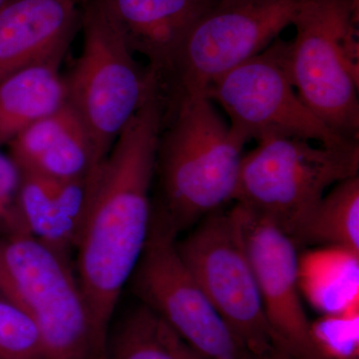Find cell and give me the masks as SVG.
<instances>
[{"instance_id": "20", "label": "cell", "mask_w": 359, "mask_h": 359, "mask_svg": "<svg viewBox=\"0 0 359 359\" xmlns=\"http://www.w3.org/2000/svg\"><path fill=\"white\" fill-rule=\"evenodd\" d=\"M0 359H44L36 323L22 306L1 292Z\"/></svg>"}, {"instance_id": "21", "label": "cell", "mask_w": 359, "mask_h": 359, "mask_svg": "<svg viewBox=\"0 0 359 359\" xmlns=\"http://www.w3.org/2000/svg\"><path fill=\"white\" fill-rule=\"evenodd\" d=\"M359 306L325 314L311 323L316 346L327 359H358Z\"/></svg>"}, {"instance_id": "10", "label": "cell", "mask_w": 359, "mask_h": 359, "mask_svg": "<svg viewBox=\"0 0 359 359\" xmlns=\"http://www.w3.org/2000/svg\"><path fill=\"white\" fill-rule=\"evenodd\" d=\"M177 237L153 210L147 244L128 283L132 292L205 359H252L187 268Z\"/></svg>"}, {"instance_id": "14", "label": "cell", "mask_w": 359, "mask_h": 359, "mask_svg": "<svg viewBox=\"0 0 359 359\" xmlns=\"http://www.w3.org/2000/svg\"><path fill=\"white\" fill-rule=\"evenodd\" d=\"M8 146L9 156L21 172L52 179L82 178L102 162L67 104L30 125Z\"/></svg>"}, {"instance_id": "7", "label": "cell", "mask_w": 359, "mask_h": 359, "mask_svg": "<svg viewBox=\"0 0 359 359\" xmlns=\"http://www.w3.org/2000/svg\"><path fill=\"white\" fill-rule=\"evenodd\" d=\"M177 249L196 282L252 359L276 347L235 210L212 212Z\"/></svg>"}, {"instance_id": "13", "label": "cell", "mask_w": 359, "mask_h": 359, "mask_svg": "<svg viewBox=\"0 0 359 359\" xmlns=\"http://www.w3.org/2000/svg\"><path fill=\"white\" fill-rule=\"evenodd\" d=\"M212 0H100L134 53L166 81L180 45Z\"/></svg>"}, {"instance_id": "8", "label": "cell", "mask_w": 359, "mask_h": 359, "mask_svg": "<svg viewBox=\"0 0 359 359\" xmlns=\"http://www.w3.org/2000/svg\"><path fill=\"white\" fill-rule=\"evenodd\" d=\"M301 0H212L187 33L165 84L203 94L224 73L266 50L292 25Z\"/></svg>"}, {"instance_id": "2", "label": "cell", "mask_w": 359, "mask_h": 359, "mask_svg": "<svg viewBox=\"0 0 359 359\" xmlns=\"http://www.w3.org/2000/svg\"><path fill=\"white\" fill-rule=\"evenodd\" d=\"M157 151L153 209L178 235L235 199L247 142L203 94H174Z\"/></svg>"}, {"instance_id": "24", "label": "cell", "mask_w": 359, "mask_h": 359, "mask_svg": "<svg viewBox=\"0 0 359 359\" xmlns=\"http://www.w3.org/2000/svg\"><path fill=\"white\" fill-rule=\"evenodd\" d=\"M7 1H8V0H0V8H1Z\"/></svg>"}, {"instance_id": "3", "label": "cell", "mask_w": 359, "mask_h": 359, "mask_svg": "<svg viewBox=\"0 0 359 359\" xmlns=\"http://www.w3.org/2000/svg\"><path fill=\"white\" fill-rule=\"evenodd\" d=\"M358 0H301L283 42L292 86L304 105L342 138L359 139Z\"/></svg>"}, {"instance_id": "15", "label": "cell", "mask_w": 359, "mask_h": 359, "mask_svg": "<svg viewBox=\"0 0 359 359\" xmlns=\"http://www.w3.org/2000/svg\"><path fill=\"white\" fill-rule=\"evenodd\" d=\"M92 173L59 180L21 172L20 207L27 233L67 256L75 252L88 211Z\"/></svg>"}, {"instance_id": "12", "label": "cell", "mask_w": 359, "mask_h": 359, "mask_svg": "<svg viewBox=\"0 0 359 359\" xmlns=\"http://www.w3.org/2000/svg\"><path fill=\"white\" fill-rule=\"evenodd\" d=\"M82 0H8L0 8V81L23 68L65 57Z\"/></svg>"}, {"instance_id": "19", "label": "cell", "mask_w": 359, "mask_h": 359, "mask_svg": "<svg viewBox=\"0 0 359 359\" xmlns=\"http://www.w3.org/2000/svg\"><path fill=\"white\" fill-rule=\"evenodd\" d=\"M297 247H335L359 254V176L332 187L297 226Z\"/></svg>"}, {"instance_id": "6", "label": "cell", "mask_w": 359, "mask_h": 359, "mask_svg": "<svg viewBox=\"0 0 359 359\" xmlns=\"http://www.w3.org/2000/svg\"><path fill=\"white\" fill-rule=\"evenodd\" d=\"M358 171L359 143L327 147L297 138L268 139L243 157L233 201L292 238L328 189Z\"/></svg>"}, {"instance_id": "5", "label": "cell", "mask_w": 359, "mask_h": 359, "mask_svg": "<svg viewBox=\"0 0 359 359\" xmlns=\"http://www.w3.org/2000/svg\"><path fill=\"white\" fill-rule=\"evenodd\" d=\"M83 48L65 78L66 104L88 134L97 157L107 156L123 128L162 80L135 59L100 0H83Z\"/></svg>"}, {"instance_id": "11", "label": "cell", "mask_w": 359, "mask_h": 359, "mask_svg": "<svg viewBox=\"0 0 359 359\" xmlns=\"http://www.w3.org/2000/svg\"><path fill=\"white\" fill-rule=\"evenodd\" d=\"M233 210L276 347L297 355L327 358L314 341L302 306L299 254L294 241L256 212L238 204Z\"/></svg>"}, {"instance_id": "22", "label": "cell", "mask_w": 359, "mask_h": 359, "mask_svg": "<svg viewBox=\"0 0 359 359\" xmlns=\"http://www.w3.org/2000/svg\"><path fill=\"white\" fill-rule=\"evenodd\" d=\"M21 179L20 168L0 151V236L28 233L20 207Z\"/></svg>"}, {"instance_id": "1", "label": "cell", "mask_w": 359, "mask_h": 359, "mask_svg": "<svg viewBox=\"0 0 359 359\" xmlns=\"http://www.w3.org/2000/svg\"><path fill=\"white\" fill-rule=\"evenodd\" d=\"M166 110V94L156 87L92 173L75 271L104 347L150 233L151 189Z\"/></svg>"}, {"instance_id": "4", "label": "cell", "mask_w": 359, "mask_h": 359, "mask_svg": "<svg viewBox=\"0 0 359 359\" xmlns=\"http://www.w3.org/2000/svg\"><path fill=\"white\" fill-rule=\"evenodd\" d=\"M0 292L36 323L44 359H103L105 347L70 256L29 233L0 236Z\"/></svg>"}, {"instance_id": "16", "label": "cell", "mask_w": 359, "mask_h": 359, "mask_svg": "<svg viewBox=\"0 0 359 359\" xmlns=\"http://www.w3.org/2000/svg\"><path fill=\"white\" fill-rule=\"evenodd\" d=\"M62 59L28 66L0 81V148L65 105V78L59 72Z\"/></svg>"}, {"instance_id": "17", "label": "cell", "mask_w": 359, "mask_h": 359, "mask_svg": "<svg viewBox=\"0 0 359 359\" xmlns=\"http://www.w3.org/2000/svg\"><path fill=\"white\" fill-rule=\"evenodd\" d=\"M299 285L309 306L325 314L359 306V254L320 247L299 255Z\"/></svg>"}, {"instance_id": "18", "label": "cell", "mask_w": 359, "mask_h": 359, "mask_svg": "<svg viewBox=\"0 0 359 359\" xmlns=\"http://www.w3.org/2000/svg\"><path fill=\"white\" fill-rule=\"evenodd\" d=\"M103 359H205L145 304L138 302L107 337Z\"/></svg>"}, {"instance_id": "23", "label": "cell", "mask_w": 359, "mask_h": 359, "mask_svg": "<svg viewBox=\"0 0 359 359\" xmlns=\"http://www.w3.org/2000/svg\"><path fill=\"white\" fill-rule=\"evenodd\" d=\"M257 359H327L320 358H309V356L297 355V354H292L287 353V351H283L282 348L276 347L273 351L263 356V358Z\"/></svg>"}, {"instance_id": "9", "label": "cell", "mask_w": 359, "mask_h": 359, "mask_svg": "<svg viewBox=\"0 0 359 359\" xmlns=\"http://www.w3.org/2000/svg\"><path fill=\"white\" fill-rule=\"evenodd\" d=\"M283 40L224 73L205 95L218 103L231 128L245 139L297 138L327 147L358 142L347 140L328 128L304 105L292 86L283 58Z\"/></svg>"}]
</instances>
